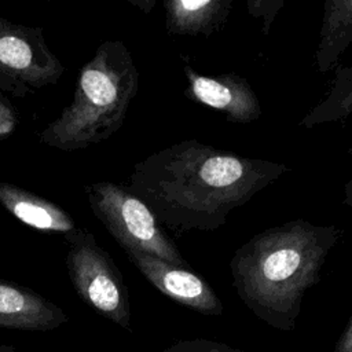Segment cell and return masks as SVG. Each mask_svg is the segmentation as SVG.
Returning <instances> with one entry per match:
<instances>
[{
	"label": "cell",
	"mask_w": 352,
	"mask_h": 352,
	"mask_svg": "<svg viewBox=\"0 0 352 352\" xmlns=\"http://www.w3.org/2000/svg\"><path fill=\"white\" fill-rule=\"evenodd\" d=\"M138 85L139 73L124 43H102L81 67L70 104L41 132V143L72 151L109 139L121 128Z\"/></svg>",
	"instance_id": "cell-3"
},
{
	"label": "cell",
	"mask_w": 352,
	"mask_h": 352,
	"mask_svg": "<svg viewBox=\"0 0 352 352\" xmlns=\"http://www.w3.org/2000/svg\"><path fill=\"white\" fill-rule=\"evenodd\" d=\"M0 204L19 221L48 232L76 230L73 219L58 205L11 183L0 182Z\"/></svg>",
	"instance_id": "cell-11"
},
{
	"label": "cell",
	"mask_w": 352,
	"mask_h": 352,
	"mask_svg": "<svg viewBox=\"0 0 352 352\" xmlns=\"http://www.w3.org/2000/svg\"><path fill=\"white\" fill-rule=\"evenodd\" d=\"M67 322L65 311L41 294L0 279V327L50 331Z\"/></svg>",
	"instance_id": "cell-9"
},
{
	"label": "cell",
	"mask_w": 352,
	"mask_h": 352,
	"mask_svg": "<svg viewBox=\"0 0 352 352\" xmlns=\"http://www.w3.org/2000/svg\"><path fill=\"white\" fill-rule=\"evenodd\" d=\"M131 263L162 294L205 315H220L221 301L214 290L191 268L179 267L142 252H125Z\"/></svg>",
	"instance_id": "cell-8"
},
{
	"label": "cell",
	"mask_w": 352,
	"mask_h": 352,
	"mask_svg": "<svg viewBox=\"0 0 352 352\" xmlns=\"http://www.w3.org/2000/svg\"><path fill=\"white\" fill-rule=\"evenodd\" d=\"M85 191L94 214L125 252L147 253L190 268L154 213L136 195L110 182L92 183L85 187Z\"/></svg>",
	"instance_id": "cell-4"
},
{
	"label": "cell",
	"mask_w": 352,
	"mask_h": 352,
	"mask_svg": "<svg viewBox=\"0 0 352 352\" xmlns=\"http://www.w3.org/2000/svg\"><path fill=\"white\" fill-rule=\"evenodd\" d=\"M164 352H239L224 345L208 342V341H187L179 345H173Z\"/></svg>",
	"instance_id": "cell-15"
},
{
	"label": "cell",
	"mask_w": 352,
	"mask_h": 352,
	"mask_svg": "<svg viewBox=\"0 0 352 352\" xmlns=\"http://www.w3.org/2000/svg\"><path fill=\"white\" fill-rule=\"evenodd\" d=\"M66 238V267L77 294L99 315L129 330L128 290L114 261L89 232L73 230Z\"/></svg>",
	"instance_id": "cell-5"
},
{
	"label": "cell",
	"mask_w": 352,
	"mask_h": 352,
	"mask_svg": "<svg viewBox=\"0 0 352 352\" xmlns=\"http://www.w3.org/2000/svg\"><path fill=\"white\" fill-rule=\"evenodd\" d=\"M344 230L304 219L254 234L230 261L234 287L261 319L290 329L305 292L320 279V270Z\"/></svg>",
	"instance_id": "cell-2"
},
{
	"label": "cell",
	"mask_w": 352,
	"mask_h": 352,
	"mask_svg": "<svg viewBox=\"0 0 352 352\" xmlns=\"http://www.w3.org/2000/svg\"><path fill=\"white\" fill-rule=\"evenodd\" d=\"M16 125V117L14 110L0 99V139L11 135Z\"/></svg>",
	"instance_id": "cell-16"
},
{
	"label": "cell",
	"mask_w": 352,
	"mask_h": 352,
	"mask_svg": "<svg viewBox=\"0 0 352 352\" xmlns=\"http://www.w3.org/2000/svg\"><path fill=\"white\" fill-rule=\"evenodd\" d=\"M348 154L352 157V146L348 148ZM342 204L346 205L348 208L352 209V177L345 183L344 186V197H342Z\"/></svg>",
	"instance_id": "cell-18"
},
{
	"label": "cell",
	"mask_w": 352,
	"mask_h": 352,
	"mask_svg": "<svg viewBox=\"0 0 352 352\" xmlns=\"http://www.w3.org/2000/svg\"><path fill=\"white\" fill-rule=\"evenodd\" d=\"M348 118H352V66L337 69L327 95L301 118L298 125L311 129Z\"/></svg>",
	"instance_id": "cell-13"
},
{
	"label": "cell",
	"mask_w": 352,
	"mask_h": 352,
	"mask_svg": "<svg viewBox=\"0 0 352 352\" xmlns=\"http://www.w3.org/2000/svg\"><path fill=\"white\" fill-rule=\"evenodd\" d=\"M352 43V0H327L315 52L318 70H331L342 52Z\"/></svg>",
	"instance_id": "cell-12"
},
{
	"label": "cell",
	"mask_w": 352,
	"mask_h": 352,
	"mask_svg": "<svg viewBox=\"0 0 352 352\" xmlns=\"http://www.w3.org/2000/svg\"><path fill=\"white\" fill-rule=\"evenodd\" d=\"M289 170L285 164L190 139L138 162L126 190L175 232L214 231L226 224L231 210Z\"/></svg>",
	"instance_id": "cell-1"
},
{
	"label": "cell",
	"mask_w": 352,
	"mask_h": 352,
	"mask_svg": "<svg viewBox=\"0 0 352 352\" xmlns=\"http://www.w3.org/2000/svg\"><path fill=\"white\" fill-rule=\"evenodd\" d=\"M183 72L188 82L184 95L191 100L223 113L230 122L249 124L261 117L260 100L245 77L235 73L205 76L190 65H184Z\"/></svg>",
	"instance_id": "cell-7"
},
{
	"label": "cell",
	"mask_w": 352,
	"mask_h": 352,
	"mask_svg": "<svg viewBox=\"0 0 352 352\" xmlns=\"http://www.w3.org/2000/svg\"><path fill=\"white\" fill-rule=\"evenodd\" d=\"M63 66L47 47L40 29L0 18V74L26 87L55 82Z\"/></svg>",
	"instance_id": "cell-6"
},
{
	"label": "cell",
	"mask_w": 352,
	"mask_h": 352,
	"mask_svg": "<svg viewBox=\"0 0 352 352\" xmlns=\"http://www.w3.org/2000/svg\"><path fill=\"white\" fill-rule=\"evenodd\" d=\"M132 3H135L136 6H139V7H142L143 8V11L144 12H148L150 10H151V7L155 4V1L154 0H147V1H144V3H140V1H132Z\"/></svg>",
	"instance_id": "cell-19"
},
{
	"label": "cell",
	"mask_w": 352,
	"mask_h": 352,
	"mask_svg": "<svg viewBox=\"0 0 352 352\" xmlns=\"http://www.w3.org/2000/svg\"><path fill=\"white\" fill-rule=\"evenodd\" d=\"M285 6L283 0H249L246 3L248 12L254 18L263 19V34H270L272 22Z\"/></svg>",
	"instance_id": "cell-14"
},
{
	"label": "cell",
	"mask_w": 352,
	"mask_h": 352,
	"mask_svg": "<svg viewBox=\"0 0 352 352\" xmlns=\"http://www.w3.org/2000/svg\"><path fill=\"white\" fill-rule=\"evenodd\" d=\"M334 352H352V320L336 345Z\"/></svg>",
	"instance_id": "cell-17"
},
{
	"label": "cell",
	"mask_w": 352,
	"mask_h": 352,
	"mask_svg": "<svg viewBox=\"0 0 352 352\" xmlns=\"http://www.w3.org/2000/svg\"><path fill=\"white\" fill-rule=\"evenodd\" d=\"M0 352H18L12 345L8 344H1L0 342Z\"/></svg>",
	"instance_id": "cell-20"
},
{
	"label": "cell",
	"mask_w": 352,
	"mask_h": 352,
	"mask_svg": "<svg viewBox=\"0 0 352 352\" xmlns=\"http://www.w3.org/2000/svg\"><path fill=\"white\" fill-rule=\"evenodd\" d=\"M231 7L232 0H166L165 26L170 34L209 37L226 23Z\"/></svg>",
	"instance_id": "cell-10"
}]
</instances>
